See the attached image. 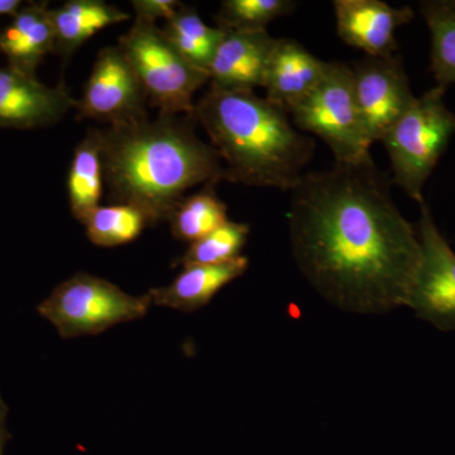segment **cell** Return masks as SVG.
Here are the masks:
<instances>
[{"label":"cell","instance_id":"ffe728a7","mask_svg":"<svg viewBox=\"0 0 455 455\" xmlns=\"http://www.w3.org/2000/svg\"><path fill=\"white\" fill-rule=\"evenodd\" d=\"M215 187H204L185 196L170 217L171 232L176 239L194 243L226 224V203L215 193Z\"/></svg>","mask_w":455,"mask_h":455},{"label":"cell","instance_id":"7a4b0ae2","mask_svg":"<svg viewBox=\"0 0 455 455\" xmlns=\"http://www.w3.org/2000/svg\"><path fill=\"white\" fill-rule=\"evenodd\" d=\"M191 119L160 113L99 130L104 181L114 203L136 206L157 224L170 220L191 188L226 180L220 155L197 137Z\"/></svg>","mask_w":455,"mask_h":455},{"label":"cell","instance_id":"2e32d148","mask_svg":"<svg viewBox=\"0 0 455 455\" xmlns=\"http://www.w3.org/2000/svg\"><path fill=\"white\" fill-rule=\"evenodd\" d=\"M250 266L241 256L221 265L188 266L164 287L149 290L152 304L170 309L194 313L206 307L227 284L245 274Z\"/></svg>","mask_w":455,"mask_h":455},{"label":"cell","instance_id":"3957f363","mask_svg":"<svg viewBox=\"0 0 455 455\" xmlns=\"http://www.w3.org/2000/svg\"><path fill=\"white\" fill-rule=\"evenodd\" d=\"M193 116L235 184L291 191L315 152V140L293 128L287 110L253 92L211 88Z\"/></svg>","mask_w":455,"mask_h":455},{"label":"cell","instance_id":"ba28073f","mask_svg":"<svg viewBox=\"0 0 455 455\" xmlns=\"http://www.w3.org/2000/svg\"><path fill=\"white\" fill-rule=\"evenodd\" d=\"M146 100L145 89L133 66L121 47L110 46L98 53L76 109L80 118L114 127L148 116Z\"/></svg>","mask_w":455,"mask_h":455},{"label":"cell","instance_id":"9c48e42d","mask_svg":"<svg viewBox=\"0 0 455 455\" xmlns=\"http://www.w3.org/2000/svg\"><path fill=\"white\" fill-rule=\"evenodd\" d=\"M419 205L421 263L407 307L440 331H455V252L436 227L427 204Z\"/></svg>","mask_w":455,"mask_h":455},{"label":"cell","instance_id":"8992f818","mask_svg":"<svg viewBox=\"0 0 455 455\" xmlns=\"http://www.w3.org/2000/svg\"><path fill=\"white\" fill-rule=\"evenodd\" d=\"M151 305L148 293L132 296L104 278L77 272L56 286L37 311L55 326L62 339H74L142 319Z\"/></svg>","mask_w":455,"mask_h":455},{"label":"cell","instance_id":"d4e9b609","mask_svg":"<svg viewBox=\"0 0 455 455\" xmlns=\"http://www.w3.org/2000/svg\"><path fill=\"white\" fill-rule=\"evenodd\" d=\"M132 5L137 20L156 22L160 18L169 20L182 4L178 0H133Z\"/></svg>","mask_w":455,"mask_h":455},{"label":"cell","instance_id":"6da1fadb","mask_svg":"<svg viewBox=\"0 0 455 455\" xmlns=\"http://www.w3.org/2000/svg\"><path fill=\"white\" fill-rule=\"evenodd\" d=\"M287 220L293 260L326 301L362 315L409 307L420 239L372 157L304 173Z\"/></svg>","mask_w":455,"mask_h":455},{"label":"cell","instance_id":"44dd1931","mask_svg":"<svg viewBox=\"0 0 455 455\" xmlns=\"http://www.w3.org/2000/svg\"><path fill=\"white\" fill-rule=\"evenodd\" d=\"M431 36V71L436 86L447 90L455 84V0L421 2Z\"/></svg>","mask_w":455,"mask_h":455},{"label":"cell","instance_id":"52a82bcc","mask_svg":"<svg viewBox=\"0 0 455 455\" xmlns=\"http://www.w3.org/2000/svg\"><path fill=\"white\" fill-rule=\"evenodd\" d=\"M118 46L160 113L194 116V97L209 82V75L188 64L156 22L136 18Z\"/></svg>","mask_w":455,"mask_h":455},{"label":"cell","instance_id":"4316f807","mask_svg":"<svg viewBox=\"0 0 455 455\" xmlns=\"http://www.w3.org/2000/svg\"><path fill=\"white\" fill-rule=\"evenodd\" d=\"M20 7H22V2L20 0H0V18L13 16Z\"/></svg>","mask_w":455,"mask_h":455},{"label":"cell","instance_id":"277c9868","mask_svg":"<svg viewBox=\"0 0 455 455\" xmlns=\"http://www.w3.org/2000/svg\"><path fill=\"white\" fill-rule=\"evenodd\" d=\"M445 89H430L386 133L381 142L390 157L392 182L421 204L424 187L455 134V114Z\"/></svg>","mask_w":455,"mask_h":455},{"label":"cell","instance_id":"5bb4252c","mask_svg":"<svg viewBox=\"0 0 455 455\" xmlns=\"http://www.w3.org/2000/svg\"><path fill=\"white\" fill-rule=\"evenodd\" d=\"M326 64L298 41L276 38L263 83L266 98L289 112L315 88L325 73Z\"/></svg>","mask_w":455,"mask_h":455},{"label":"cell","instance_id":"484cf974","mask_svg":"<svg viewBox=\"0 0 455 455\" xmlns=\"http://www.w3.org/2000/svg\"><path fill=\"white\" fill-rule=\"evenodd\" d=\"M8 406L3 401L0 395V455H4V448L12 439L11 433L7 429Z\"/></svg>","mask_w":455,"mask_h":455},{"label":"cell","instance_id":"5b68a950","mask_svg":"<svg viewBox=\"0 0 455 455\" xmlns=\"http://www.w3.org/2000/svg\"><path fill=\"white\" fill-rule=\"evenodd\" d=\"M289 114L299 130L328 146L335 163L358 164L371 158L372 145L359 116L349 65L328 62L315 88L290 108Z\"/></svg>","mask_w":455,"mask_h":455},{"label":"cell","instance_id":"ac0fdd59","mask_svg":"<svg viewBox=\"0 0 455 455\" xmlns=\"http://www.w3.org/2000/svg\"><path fill=\"white\" fill-rule=\"evenodd\" d=\"M104 182L100 133L99 130H92L75 148L68 170V203L80 223L100 205Z\"/></svg>","mask_w":455,"mask_h":455},{"label":"cell","instance_id":"30bf717a","mask_svg":"<svg viewBox=\"0 0 455 455\" xmlns=\"http://www.w3.org/2000/svg\"><path fill=\"white\" fill-rule=\"evenodd\" d=\"M355 100L371 145L382 140L415 101L403 60L397 55L370 57L350 66Z\"/></svg>","mask_w":455,"mask_h":455},{"label":"cell","instance_id":"4fadbf2b","mask_svg":"<svg viewBox=\"0 0 455 455\" xmlns=\"http://www.w3.org/2000/svg\"><path fill=\"white\" fill-rule=\"evenodd\" d=\"M275 40L267 29L226 31L209 68L211 88L228 92L263 88Z\"/></svg>","mask_w":455,"mask_h":455},{"label":"cell","instance_id":"e0dca14e","mask_svg":"<svg viewBox=\"0 0 455 455\" xmlns=\"http://www.w3.org/2000/svg\"><path fill=\"white\" fill-rule=\"evenodd\" d=\"M51 16L55 28V52L65 59L101 29L131 18L127 12L103 0H70L62 7L51 9Z\"/></svg>","mask_w":455,"mask_h":455},{"label":"cell","instance_id":"9a60e30c","mask_svg":"<svg viewBox=\"0 0 455 455\" xmlns=\"http://www.w3.org/2000/svg\"><path fill=\"white\" fill-rule=\"evenodd\" d=\"M55 49V28L47 3L22 5L11 23L0 29V52L7 56L8 66L29 76H36L42 60Z\"/></svg>","mask_w":455,"mask_h":455},{"label":"cell","instance_id":"7c38bea8","mask_svg":"<svg viewBox=\"0 0 455 455\" xmlns=\"http://www.w3.org/2000/svg\"><path fill=\"white\" fill-rule=\"evenodd\" d=\"M333 7L338 36L370 57L395 55L397 29L414 18L411 8L392 7L381 0H335Z\"/></svg>","mask_w":455,"mask_h":455},{"label":"cell","instance_id":"cb8c5ba5","mask_svg":"<svg viewBox=\"0 0 455 455\" xmlns=\"http://www.w3.org/2000/svg\"><path fill=\"white\" fill-rule=\"evenodd\" d=\"M250 226L228 220L211 235L190 244L180 259L184 267L188 266L221 265L242 256L250 235Z\"/></svg>","mask_w":455,"mask_h":455},{"label":"cell","instance_id":"8fae6325","mask_svg":"<svg viewBox=\"0 0 455 455\" xmlns=\"http://www.w3.org/2000/svg\"><path fill=\"white\" fill-rule=\"evenodd\" d=\"M76 106L77 100L64 85L52 88L11 66L0 68V128L51 125Z\"/></svg>","mask_w":455,"mask_h":455},{"label":"cell","instance_id":"7402d4cb","mask_svg":"<svg viewBox=\"0 0 455 455\" xmlns=\"http://www.w3.org/2000/svg\"><path fill=\"white\" fill-rule=\"evenodd\" d=\"M86 235L98 247L113 248L136 241L147 226L145 212L130 204L99 205L84 220Z\"/></svg>","mask_w":455,"mask_h":455},{"label":"cell","instance_id":"603a6c76","mask_svg":"<svg viewBox=\"0 0 455 455\" xmlns=\"http://www.w3.org/2000/svg\"><path fill=\"white\" fill-rule=\"evenodd\" d=\"M291 0H224L215 20L224 31H266L277 18L292 13Z\"/></svg>","mask_w":455,"mask_h":455},{"label":"cell","instance_id":"d6986e66","mask_svg":"<svg viewBox=\"0 0 455 455\" xmlns=\"http://www.w3.org/2000/svg\"><path fill=\"white\" fill-rule=\"evenodd\" d=\"M163 31L188 64L209 75L212 59L226 35L224 29L206 25L196 9L182 4L166 20Z\"/></svg>","mask_w":455,"mask_h":455}]
</instances>
